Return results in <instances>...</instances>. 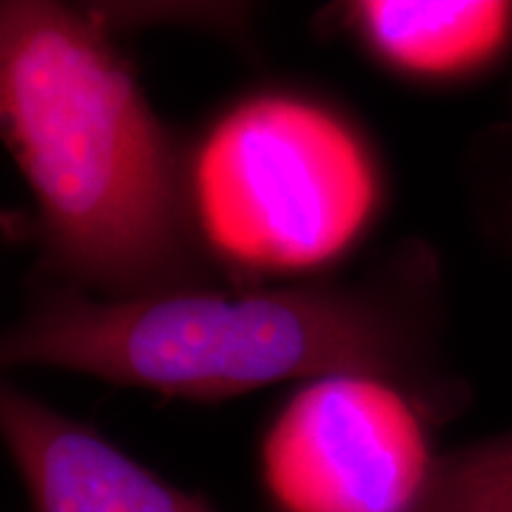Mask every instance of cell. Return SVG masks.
<instances>
[{
    "mask_svg": "<svg viewBox=\"0 0 512 512\" xmlns=\"http://www.w3.org/2000/svg\"><path fill=\"white\" fill-rule=\"evenodd\" d=\"M0 117L50 266L107 299L188 287V171L95 12L5 0Z\"/></svg>",
    "mask_w": 512,
    "mask_h": 512,
    "instance_id": "obj_1",
    "label": "cell"
},
{
    "mask_svg": "<svg viewBox=\"0 0 512 512\" xmlns=\"http://www.w3.org/2000/svg\"><path fill=\"white\" fill-rule=\"evenodd\" d=\"M5 368L48 366L188 399H223L292 377L375 375L401 382L413 339L373 287L219 292L133 299L48 297L5 332Z\"/></svg>",
    "mask_w": 512,
    "mask_h": 512,
    "instance_id": "obj_2",
    "label": "cell"
},
{
    "mask_svg": "<svg viewBox=\"0 0 512 512\" xmlns=\"http://www.w3.org/2000/svg\"><path fill=\"white\" fill-rule=\"evenodd\" d=\"M197 233L226 264L309 271L354 245L380 183L366 145L325 107L259 95L223 114L188 171Z\"/></svg>",
    "mask_w": 512,
    "mask_h": 512,
    "instance_id": "obj_3",
    "label": "cell"
},
{
    "mask_svg": "<svg viewBox=\"0 0 512 512\" xmlns=\"http://www.w3.org/2000/svg\"><path fill=\"white\" fill-rule=\"evenodd\" d=\"M434 463L411 396L375 375L306 384L264 444L266 486L285 512H413Z\"/></svg>",
    "mask_w": 512,
    "mask_h": 512,
    "instance_id": "obj_4",
    "label": "cell"
},
{
    "mask_svg": "<svg viewBox=\"0 0 512 512\" xmlns=\"http://www.w3.org/2000/svg\"><path fill=\"white\" fill-rule=\"evenodd\" d=\"M0 427L34 512H216L88 425L5 384Z\"/></svg>",
    "mask_w": 512,
    "mask_h": 512,
    "instance_id": "obj_5",
    "label": "cell"
},
{
    "mask_svg": "<svg viewBox=\"0 0 512 512\" xmlns=\"http://www.w3.org/2000/svg\"><path fill=\"white\" fill-rule=\"evenodd\" d=\"M349 27L394 72L451 81L489 67L512 41V3L501 0H363Z\"/></svg>",
    "mask_w": 512,
    "mask_h": 512,
    "instance_id": "obj_6",
    "label": "cell"
},
{
    "mask_svg": "<svg viewBox=\"0 0 512 512\" xmlns=\"http://www.w3.org/2000/svg\"><path fill=\"white\" fill-rule=\"evenodd\" d=\"M413 512H512V430L439 456Z\"/></svg>",
    "mask_w": 512,
    "mask_h": 512,
    "instance_id": "obj_7",
    "label": "cell"
}]
</instances>
